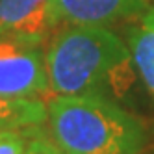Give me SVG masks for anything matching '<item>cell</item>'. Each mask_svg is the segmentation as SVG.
<instances>
[{"mask_svg":"<svg viewBox=\"0 0 154 154\" xmlns=\"http://www.w3.org/2000/svg\"><path fill=\"white\" fill-rule=\"evenodd\" d=\"M48 97L121 93L132 76V54L106 26L67 24L45 52Z\"/></svg>","mask_w":154,"mask_h":154,"instance_id":"obj_1","label":"cell"},{"mask_svg":"<svg viewBox=\"0 0 154 154\" xmlns=\"http://www.w3.org/2000/svg\"><path fill=\"white\" fill-rule=\"evenodd\" d=\"M47 113L65 154H137L147 139L137 117L100 95L52 97Z\"/></svg>","mask_w":154,"mask_h":154,"instance_id":"obj_2","label":"cell"},{"mask_svg":"<svg viewBox=\"0 0 154 154\" xmlns=\"http://www.w3.org/2000/svg\"><path fill=\"white\" fill-rule=\"evenodd\" d=\"M35 39L0 35V95L9 98L48 97L47 63Z\"/></svg>","mask_w":154,"mask_h":154,"instance_id":"obj_3","label":"cell"},{"mask_svg":"<svg viewBox=\"0 0 154 154\" xmlns=\"http://www.w3.org/2000/svg\"><path fill=\"white\" fill-rule=\"evenodd\" d=\"M149 2L150 0H52L50 15L54 26H108L147 9Z\"/></svg>","mask_w":154,"mask_h":154,"instance_id":"obj_4","label":"cell"},{"mask_svg":"<svg viewBox=\"0 0 154 154\" xmlns=\"http://www.w3.org/2000/svg\"><path fill=\"white\" fill-rule=\"evenodd\" d=\"M52 0H0V35L45 41L54 26Z\"/></svg>","mask_w":154,"mask_h":154,"instance_id":"obj_5","label":"cell"},{"mask_svg":"<svg viewBox=\"0 0 154 154\" xmlns=\"http://www.w3.org/2000/svg\"><path fill=\"white\" fill-rule=\"evenodd\" d=\"M47 106L37 98H9L0 95V132L30 128L45 123Z\"/></svg>","mask_w":154,"mask_h":154,"instance_id":"obj_6","label":"cell"},{"mask_svg":"<svg viewBox=\"0 0 154 154\" xmlns=\"http://www.w3.org/2000/svg\"><path fill=\"white\" fill-rule=\"evenodd\" d=\"M128 48L137 72L154 97V28L143 24L130 30Z\"/></svg>","mask_w":154,"mask_h":154,"instance_id":"obj_7","label":"cell"},{"mask_svg":"<svg viewBox=\"0 0 154 154\" xmlns=\"http://www.w3.org/2000/svg\"><path fill=\"white\" fill-rule=\"evenodd\" d=\"M24 154H65V150L54 141L52 136H34L26 139Z\"/></svg>","mask_w":154,"mask_h":154,"instance_id":"obj_8","label":"cell"},{"mask_svg":"<svg viewBox=\"0 0 154 154\" xmlns=\"http://www.w3.org/2000/svg\"><path fill=\"white\" fill-rule=\"evenodd\" d=\"M26 139L17 130L0 132V154H24Z\"/></svg>","mask_w":154,"mask_h":154,"instance_id":"obj_9","label":"cell"},{"mask_svg":"<svg viewBox=\"0 0 154 154\" xmlns=\"http://www.w3.org/2000/svg\"><path fill=\"white\" fill-rule=\"evenodd\" d=\"M141 23H143V24H147V26H152V28H154V6H150V8H149V11L145 13V17H143Z\"/></svg>","mask_w":154,"mask_h":154,"instance_id":"obj_10","label":"cell"}]
</instances>
